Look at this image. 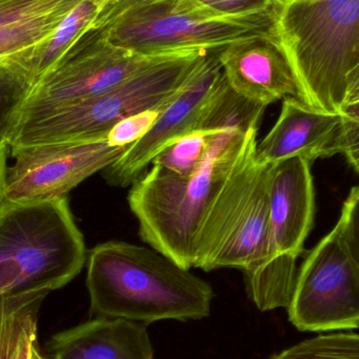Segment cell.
Here are the masks:
<instances>
[{"mask_svg": "<svg viewBox=\"0 0 359 359\" xmlns=\"http://www.w3.org/2000/svg\"><path fill=\"white\" fill-rule=\"evenodd\" d=\"M86 287L93 313L147 325L207 318L215 297L208 283L159 251L117 241L90 251Z\"/></svg>", "mask_w": 359, "mask_h": 359, "instance_id": "1", "label": "cell"}, {"mask_svg": "<svg viewBox=\"0 0 359 359\" xmlns=\"http://www.w3.org/2000/svg\"><path fill=\"white\" fill-rule=\"evenodd\" d=\"M257 132V128L246 134L219 132L206 159L191 176H177L156 165L143 172L128 192V204L138 219L142 240L182 268L194 267L203 217Z\"/></svg>", "mask_w": 359, "mask_h": 359, "instance_id": "2", "label": "cell"}, {"mask_svg": "<svg viewBox=\"0 0 359 359\" xmlns=\"http://www.w3.org/2000/svg\"><path fill=\"white\" fill-rule=\"evenodd\" d=\"M280 4L259 14L225 17L198 0H113L93 27L111 46L153 58L219 50L259 35H276Z\"/></svg>", "mask_w": 359, "mask_h": 359, "instance_id": "3", "label": "cell"}, {"mask_svg": "<svg viewBox=\"0 0 359 359\" xmlns=\"http://www.w3.org/2000/svg\"><path fill=\"white\" fill-rule=\"evenodd\" d=\"M276 29L302 101L316 111L339 113L346 78L359 62V0H287Z\"/></svg>", "mask_w": 359, "mask_h": 359, "instance_id": "4", "label": "cell"}, {"mask_svg": "<svg viewBox=\"0 0 359 359\" xmlns=\"http://www.w3.org/2000/svg\"><path fill=\"white\" fill-rule=\"evenodd\" d=\"M207 53L155 57L107 92L21 120L8 147L107 140L109 130L126 118L168 104Z\"/></svg>", "mask_w": 359, "mask_h": 359, "instance_id": "5", "label": "cell"}, {"mask_svg": "<svg viewBox=\"0 0 359 359\" xmlns=\"http://www.w3.org/2000/svg\"><path fill=\"white\" fill-rule=\"evenodd\" d=\"M86 261L67 198L0 209V295L56 290Z\"/></svg>", "mask_w": 359, "mask_h": 359, "instance_id": "6", "label": "cell"}, {"mask_svg": "<svg viewBox=\"0 0 359 359\" xmlns=\"http://www.w3.org/2000/svg\"><path fill=\"white\" fill-rule=\"evenodd\" d=\"M257 133L211 201L196 240L194 268H238L251 276L265 264L273 164L255 161Z\"/></svg>", "mask_w": 359, "mask_h": 359, "instance_id": "7", "label": "cell"}, {"mask_svg": "<svg viewBox=\"0 0 359 359\" xmlns=\"http://www.w3.org/2000/svg\"><path fill=\"white\" fill-rule=\"evenodd\" d=\"M301 331L359 328V270L335 226L306 257L288 306Z\"/></svg>", "mask_w": 359, "mask_h": 359, "instance_id": "8", "label": "cell"}, {"mask_svg": "<svg viewBox=\"0 0 359 359\" xmlns=\"http://www.w3.org/2000/svg\"><path fill=\"white\" fill-rule=\"evenodd\" d=\"M153 58L111 46L92 25L34 86L19 121L107 92Z\"/></svg>", "mask_w": 359, "mask_h": 359, "instance_id": "9", "label": "cell"}, {"mask_svg": "<svg viewBox=\"0 0 359 359\" xmlns=\"http://www.w3.org/2000/svg\"><path fill=\"white\" fill-rule=\"evenodd\" d=\"M105 141L13 147L6 168L4 203L29 204L67 198L84 180L104 170L130 149Z\"/></svg>", "mask_w": 359, "mask_h": 359, "instance_id": "10", "label": "cell"}, {"mask_svg": "<svg viewBox=\"0 0 359 359\" xmlns=\"http://www.w3.org/2000/svg\"><path fill=\"white\" fill-rule=\"evenodd\" d=\"M219 50L207 53L149 133L130 145L117 161L103 170L107 183L116 187L132 185L164 147L185 135L200 130L205 102L223 74L219 61Z\"/></svg>", "mask_w": 359, "mask_h": 359, "instance_id": "11", "label": "cell"}, {"mask_svg": "<svg viewBox=\"0 0 359 359\" xmlns=\"http://www.w3.org/2000/svg\"><path fill=\"white\" fill-rule=\"evenodd\" d=\"M314 215L316 191L311 163L295 157L273 164L269 183L268 255L259 269L276 257L299 259L313 226Z\"/></svg>", "mask_w": 359, "mask_h": 359, "instance_id": "12", "label": "cell"}, {"mask_svg": "<svg viewBox=\"0 0 359 359\" xmlns=\"http://www.w3.org/2000/svg\"><path fill=\"white\" fill-rule=\"evenodd\" d=\"M228 83L238 94L267 107L288 97L301 98L299 82L276 35H259L219 50Z\"/></svg>", "mask_w": 359, "mask_h": 359, "instance_id": "13", "label": "cell"}, {"mask_svg": "<svg viewBox=\"0 0 359 359\" xmlns=\"http://www.w3.org/2000/svg\"><path fill=\"white\" fill-rule=\"evenodd\" d=\"M341 113H326L308 107L293 97L284 99L278 121L257 143L255 161L276 164L299 157L312 163L337 155Z\"/></svg>", "mask_w": 359, "mask_h": 359, "instance_id": "14", "label": "cell"}, {"mask_svg": "<svg viewBox=\"0 0 359 359\" xmlns=\"http://www.w3.org/2000/svg\"><path fill=\"white\" fill-rule=\"evenodd\" d=\"M46 351L50 359H155L147 324L101 316L57 333Z\"/></svg>", "mask_w": 359, "mask_h": 359, "instance_id": "15", "label": "cell"}, {"mask_svg": "<svg viewBox=\"0 0 359 359\" xmlns=\"http://www.w3.org/2000/svg\"><path fill=\"white\" fill-rule=\"evenodd\" d=\"M48 291L0 295V359H40L37 329Z\"/></svg>", "mask_w": 359, "mask_h": 359, "instance_id": "16", "label": "cell"}, {"mask_svg": "<svg viewBox=\"0 0 359 359\" xmlns=\"http://www.w3.org/2000/svg\"><path fill=\"white\" fill-rule=\"evenodd\" d=\"M101 8L102 4L95 0H81L50 35L11 58L27 72L35 86L94 23Z\"/></svg>", "mask_w": 359, "mask_h": 359, "instance_id": "17", "label": "cell"}, {"mask_svg": "<svg viewBox=\"0 0 359 359\" xmlns=\"http://www.w3.org/2000/svg\"><path fill=\"white\" fill-rule=\"evenodd\" d=\"M266 107L252 102L236 93L222 74L205 102L200 130H234L246 134L259 130Z\"/></svg>", "mask_w": 359, "mask_h": 359, "instance_id": "18", "label": "cell"}, {"mask_svg": "<svg viewBox=\"0 0 359 359\" xmlns=\"http://www.w3.org/2000/svg\"><path fill=\"white\" fill-rule=\"evenodd\" d=\"M81 0H67L35 16L0 25V60L35 46L48 37Z\"/></svg>", "mask_w": 359, "mask_h": 359, "instance_id": "19", "label": "cell"}, {"mask_svg": "<svg viewBox=\"0 0 359 359\" xmlns=\"http://www.w3.org/2000/svg\"><path fill=\"white\" fill-rule=\"evenodd\" d=\"M33 80L12 58L0 60V143L8 142L20 120Z\"/></svg>", "mask_w": 359, "mask_h": 359, "instance_id": "20", "label": "cell"}, {"mask_svg": "<svg viewBox=\"0 0 359 359\" xmlns=\"http://www.w3.org/2000/svg\"><path fill=\"white\" fill-rule=\"evenodd\" d=\"M219 133L215 130H194L185 135L164 147L151 160V164L177 176H191L206 159L211 142Z\"/></svg>", "mask_w": 359, "mask_h": 359, "instance_id": "21", "label": "cell"}, {"mask_svg": "<svg viewBox=\"0 0 359 359\" xmlns=\"http://www.w3.org/2000/svg\"><path fill=\"white\" fill-rule=\"evenodd\" d=\"M271 359H359V334L320 335L284 350Z\"/></svg>", "mask_w": 359, "mask_h": 359, "instance_id": "22", "label": "cell"}, {"mask_svg": "<svg viewBox=\"0 0 359 359\" xmlns=\"http://www.w3.org/2000/svg\"><path fill=\"white\" fill-rule=\"evenodd\" d=\"M166 105L147 109L122 120L109 130L107 142L111 147H116L134 144L153 128Z\"/></svg>", "mask_w": 359, "mask_h": 359, "instance_id": "23", "label": "cell"}, {"mask_svg": "<svg viewBox=\"0 0 359 359\" xmlns=\"http://www.w3.org/2000/svg\"><path fill=\"white\" fill-rule=\"evenodd\" d=\"M341 124L337 153L345 156L359 174V102L341 107Z\"/></svg>", "mask_w": 359, "mask_h": 359, "instance_id": "24", "label": "cell"}, {"mask_svg": "<svg viewBox=\"0 0 359 359\" xmlns=\"http://www.w3.org/2000/svg\"><path fill=\"white\" fill-rule=\"evenodd\" d=\"M337 225L343 242L359 270V185L352 188L344 203Z\"/></svg>", "mask_w": 359, "mask_h": 359, "instance_id": "25", "label": "cell"}, {"mask_svg": "<svg viewBox=\"0 0 359 359\" xmlns=\"http://www.w3.org/2000/svg\"><path fill=\"white\" fill-rule=\"evenodd\" d=\"M225 17H244L266 12L280 4L278 0H198Z\"/></svg>", "mask_w": 359, "mask_h": 359, "instance_id": "26", "label": "cell"}, {"mask_svg": "<svg viewBox=\"0 0 359 359\" xmlns=\"http://www.w3.org/2000/svg\"><path fill=\"white\" fill-rule=\"evenodd\" d=\"M358 102H359V62L349 72L346 78L343 107Z\"/></svg>", "mask_w": 359, "mask_h": 359, "instance_id": "27", "label": "cell"}, {"mask_svg": "<svg viewBox=\"0 0 359 359\" xmlns=\"http://www.w3.org/2000/svg\"><path fill=\"white\" fill-rule=\"evenodd\" d=\"M10 147L6 142L0 143V209L4 204V182L8 168V151Z\"/></svg>", "mask_w": 359, "mask_h": 359, "instance_id": "28", "label": "cell"}, {"mask_svg": "<svg viewBox=\"0 0 359 359\" xmlns=\"http://www.w3.org/2000/svg\"><path fill=\"white\" fill-rule=\"evenodd\" d=\"M278 1L280 2V4H283L285 1H287V0H278Z\"/></svg>", "mask_w": 359, "mask_h": 359, "instance_id": "29", "label": "cell"}, {"mask_svg": "<svg viewBox=\"0 0 359 359\" xmlns=\"http://www.w3.org/2000/svg\"><path fill=\"white\" fill-rule=\"evenodd\" d=\"M40 359H50V358H46V356H42V358Z\"/></svg>", "mask_w": 359, "mask_h": 359, "instance_id": "30", "label": "cell"}]
</instances>
